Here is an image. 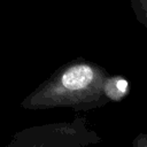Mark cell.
I'll return each instance as SVG.
<instances>
[{
  "instance_id": "6da1fadb",
  "label": "cell",
  "mask_w": 147,
  "mask_h": 147,
  "mask_svg": "<svg viewBox=\"0 0 147 147\" xmlns=\"http://www.w3.org/2000/svg\"><path fill=\"white\" fill-rule=\"evenodd\" d=\"M109 74L100 64L76 57L57 68L21 102L26 110L71 108L86 111L100 108L109 101L103 84Z\"/></svg>"
},
{
  "instance_id": "8992f818",
  "label": "cell",
  "mask_w": 147,
  "mask_h": 147,
  "mask_svg": "<svg viewBox=\"0 0 147 147\" xmlns=\"http://www.w3.org/2000/svg\"><path fill=\"white\" fill-rule=\"evenodd\" d=\"M145 26H146V30H147V15H146V24H145Z\"/></svg>"
},
{
  "instance_id": "5b68a950",
  "label": "cell",
  "mask_w": 147,
  "mask_h": 147,
  "mask_svg": "<svg viewBox=\"0 0 147 147\" xmlns=\"http://www.w3.org/2000/svg\"><path fill=\"white\" fill-rule=\"evenodd\" d=\"M134 147H147V136L146 134H139L134 141H133Z\"/></svg>"
},
{
  "instance_id": "7a4b0ae2",
  "label": "cell",
  "mask_w": 147,
  "mask_h": 147,
  "mask_svg": "<svg viewBox=\"0 0 147 147\" xmlns=\"http://www.w3.org/2000/svg\"><path fill=\"white\" fill-rule=\"evenodd\" d=\"M100 141L84 117L25 127L16 132L6 147H87Z\"/></svg>"
},
{
  "instance_id": "3957f363",
  "label": "cell",
  "mask_w": 147,
  "mask_h": 147,
  "mask_svg": "<svg viewBox=\"0 0 147 147\" xmlns=\"http://www.w3.org/2000/svg\"><path fill=\"white\" fill-rule=\"evenodd\" d=\"M130 92L129 82L119 75H109L103 84V93L108 101L118 102L123 100Z\"/></svg>"
},
{
  "instance_id": "277c9868",
  "label": "cell",
  "mask_w": 147,
  "mask_h": 147,
  "mask_svg": "<svg viewBox=\"0 0 147 147\" xmlns=\"http://www.w3.org/2000/svg\"><path fill=\"white\" fill-rule=\"evenodd\" d=\"M131 7L137 21L145 25L147 15V0H131Z\"/></svg>"
}]
</instances>
